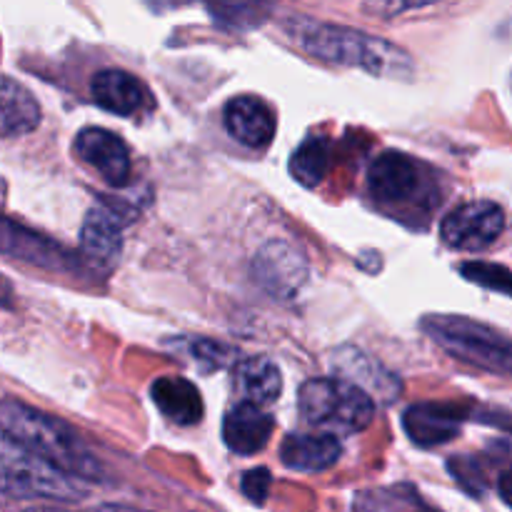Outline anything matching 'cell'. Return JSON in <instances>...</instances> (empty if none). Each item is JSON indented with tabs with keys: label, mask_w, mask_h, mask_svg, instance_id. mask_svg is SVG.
<instances>
[{
	"label": "cell",
	"mask_w": 512,
	"mask_h": 512,
	"mask_svg": "<svg viewBox=\"0 0 512 512\" xmlns=\"http://www.w3.org/2000/svg\"><path fill=\"white\" fill-rule=\"evenodd\" d=\"M293 33L305 53L325 63L353 65V68H363L373 75H390V78H405L413 70V60L403 48L388 40L373 38L363 30L298 20L293 23Z\"/></svg>",
	"instance_id": "cell-1"
},
{
	"label": "cell",
	"mask_w": 512,
	"mask_h": 512,
	"mask_svg": "<svg viewBox=\"0 0 512 512\" xmlns=\"http://www.w3.org/2000/svg\"><path fill=\"white\" fill-rule=\"evenodd\" d=\"M0 423H3L5 435L18 440L20 445L30 448L33 453L43 455L45 460L55 463L58 468L68 470L75 478H103V468L95 460V455L80 440V435L70 425H65L63 420L28 408L23 403H15V400H5L3 410H0Z\"/></svg>",
	"instance_id": "cell-2"
},
{
	"label": "cell",
	"mask_w": 512,
	"mask_h": 512,
	"mask_svg": "<svg viewBox=\"0 0 512 512\" xmlns=\"http://www.w3.org/2000/svg\"><path fill=\"white\" fill-rule=\"evenodd\" d=\"M0 488H3L5 498L18 500L40 498L78 503L85 498L80 478L45 460L43 455L33 453L5 433L0 440Z\"/></svg>",
	"instance_id": "cell-3"
},
{
	"label": "cell",
	"mask_w": 512,
	"mask_h": 512,
	"mask_svg": "<svg viewBox=\"0 0 512 512\" xmlns=\"http://www.w3.org/2000/svg\"><path fill=\"white\" fill-rule=\"evenodd\" d=\"M298 408L305 423L328 433H360L373 423L375 400L353 380H308L298 390Z\"/></svg>",
	"instance_id": "cell-4"
},
{
	"label": "cell",
	"mask_w": 512,
	"mask_h": 512,
	"mask_svg": "<svg viewBox=\"0 0 512 512\" xmlns=\"http://www.w3.org/2000/svg\"><path fill=\"white\" fill-rule=\"evenodd\" d=\"M423 330L453 358L488 373L512 375V340L498 330L463 315H430Z\"/></svg>",
	"instance_id": "cell-5"
},
{
	"label": "cell",
	"mask_w": 512,
	"mask_h": 512,
	"mask_svg": "<svg viewBox=\"0 0 512 512\" xmlns=\"http://www.w3.org/2000/svg\"><path fill=\"white\" fill-rule=\"evenodd\" d=\"M505 230V213L493 200H470L445 215L443 235L445 243L455 250H485L500 238Z\"/></svg>",
	"instance_id": "cell-6"
},
{
	"label": "cell",
	"mask_w": 512,
	"mask_h": 512,
	"mask_svg": "<svg viewBox=\"0 0 512 512\" xmlns=\"http://www.w3.org/2000/svg\"><path fill=\"white\" fill-rule=\"evenodd\" d=\"M253 275L265 293L290 300L303 290L308 280V260L295 245L285 240H270L255 255Z\"/></svg>",
	"instance_id": "cell-7"
},
{
	"label": "cell",
	"mask_w": 512,
	"mask_h": 512,
	"mask_svg": "<svg viewBox=\"0 0 512 512\" xmlns=\"http://www.w3.org/2000/svg\"><path fill=\"white\" fill-rule=\"evenodd\" d=\"M75 153L83 163L98 170L105 183L125 185L130 178V150L120 135L103 128H85L75 135Z\"/></svg>",
	"instance_id": "cell-8"
},
{
	"label": "cell",
	"mask_w": 512,
	"mask_h": 512,
	"mask_svg": "<svg viewBox=\"0 0 512 512\" xmlns=\"http://www.w3.org/2000/svg\"><path fill=\"white\" fill-rule=\"evenodd\" d=\"M368 185L380 203H405L420 188V163L398 150H388L370 165Z\"/></svg>",
	"instance_id": "cell-9"
},
{
	"label": "cell",
	"mask_w": 512,
	"mask_h": 512,
	"mask_svg": "<svg viewBox=\"0 0 512 512\" xmlns=\"http://www.w3.org/2000/svg\"><path fill=\"white\" fill-rule=\"evenodd\" d=\"M225 128L245 148H265L273 140L278 120L265 100L238 95L225 105Z\"/></svg>",
	"instance_id": "cell-10"
},
{
	"label": "cell",
	"mask_w": 512,
	"mask_h": 512,
	"mask_svg": "<svg viewBox=\"0 0 512 512\" xmlns=\"http://www.w3.org/2000/svg\"><path fill=\"white\" fill-rule=\"evenodd\" d=\"M460 425H463V415L453 405L420 403L410 405L403 415L405 433L420 448L450 443L453 438H458Z\"/></svg>",
	"instance_id": "cell-11"
},
{
	"label": "cell",
	"mask_w": 512,
	"mask_h": 512,
	"mask_svg": "<svg viewBox=\"0 0 512 512\" xmlns=\"http://www.w3.org/2000/svg\"><path fill=\"white\" fill-rule=\"evenodd\" d=\"M275 420L263 410V405L240 403L228 410L223 420V440L233 453L255 455L268 445Z\"/></svg>",
	"instance_id": "cell-12"
},
{
	"label": "cell",
	"mask_w": 512,
	"mask_h": 512,
	"mask_svg": "<svg viewBox=\"0 0 512 512\" xmlns=\"http://www.w3.org/2000/svg\"><path fill=\"white\" fill-rule=\"evenodd\" d=\"M90 93H93V100L100 108L115 115L138 113V110L145 108L150 95L143 80L120 68L100 70L93 83H90Z\"/></svg>",
	"instance_id": "cell-13"
},
{
	"label": "cell",
	"mask_w": 512,
	"mask_h": 512,
	"mask_svg": "<svg viewBox=\"0 0 512 512\" xmlns=\"http://www.w3.org/2000/svg\"><path fill=\"white\" fill-rule=\"evenodd\" d=\"M340 455H343V445L335 438V433H293L280 445V460L298 473H320V470L333 468Z\"/></svg>",
	"instance_id": "cell-14"
},
{
	"label": "cell",
	"mask_w": 512,
	"mask_h": 512,
	"mask_svg": "<svg viewBox=\"0 0 512 512\" xmlns=\"http://www.w3.org/2000/svg\"><path fill=\"white\" fill-rule=\"evenodd\" d=\"M153 403L158 405L160 413L178 425H195L203 418V400H200L198 388L190 380L165 375L158 378L150 388Z\"/></svg>",
	"instance_id": "cell-15"
},
{
	"label": "cell",
	"mask_w": 512,
	"mask_h": 512,
	"mask_svg": "<svg viewBox=\"0 0 512 512\" xmlns=\"http://www.w3.org/2000/svg\"><path fill=\"white\" fill-rule=\"evenodd\" d=\"M80 248L88 258L110 263L123 250V225L118 215L108 208H93L85 215V223L80 228Z\"/></svg>",
	"instance_id": "cell-16"
},
{
	"label": "cell",
	"mask_w": 512,
	"mask_h": 512,
	"mask_svg": "<svg viewBox=\"0 0 512 512\" xmlns=\"http://www.w3.org/2000/svg\"><path fill=\"white\" fill-rule=\"evenodd\" d=\"M233 385L238 395L255 405H273L283 390V378L273 360L245 358L235 365Z\"/></svg>",
	"instance_id": "cell-17"
},
{
	"label": "cell",
	"mask_w": 512,
	"mask_h": 512,
	"mask_svg": "<svg viewBox=\"0 0 512 512\" xmlns=\"http://www.w3.org/2000/svg\"><path fill=\"white\" fill-rule=\"evenodd\" d=\"M0 100H3V123H0V130H3L5 138L25 135L33 128H38L40 105L35 103L33 95H30L23 85L15 83L10 75L3 78V93H0Z\"/></svg>",
	"instance_id": "cell-18"
},
{
	"label": "cell",
	"mask_w": 512,
	"mask_h": 512,
	"mask_svg": "<svg viewBox=\"0 0 512 512\" xmlns=\"http://www.w3.org/2000/svg\"><path fill=\"white\" fill-rule=\"evenodd\" d=\"M330 165V145L325 138H308L290 158V173L305 188H313L323 180Z\"/></svg>",
	"instance_id": "cell-19"
},
{
	"label": "cell",
	"mask_w": 512,
	"mask_h": 512,
	"mask_svg": "<svg viewBox=\"0 0 512 512\" xmlns=\"http://www.w3.org/2000/svg\"><path fill=\"white\" fill-rule=\"evenodd\" d=\"M465 280L470 283H478L483 288L490 290H498V293H505L512 298V273L503 265H495V263H465L460 268Z\"/></svg>",
	"instance_id": "cell-20"
},
{
	"label": "cell",
	"mask_w": 512,
	"mask_h": 512,
	"mask_svg": "<svg viewBox=\"0 0 512 512\" xmlns=\"http://www.w3.org/2000/svg\"><path fill=\"white\" fill-rule=\"evenodd\" d=\"M270 485H273V475L268 468H253L243 475L240 480V490H243L245 498L255 505H263L268 500Z\"/></svg>",
	"instance_id": "cell-21"
},
{
	"label": "cell",
	"mask_w": 512,
	"mask_h": 512,
	"mask_svg": "<svg viewBox=\"0 0 512 512\" xmlns=\"http://www.w3.org/2000/svg\"><path fill=\"white\" fill-rule=\"evenodd\" d=\"M438 0H365V10L375 18H393V15H403L408 10L425 8Z\"/></svg>",
	"instance_id": "cell-22"
},
{
	"label": "cell",
	"mask_w": 512,
	"mask_h": 512,
	"mask_svg": "<svg viewBox=\"0 0 512 512\" xmlns=\"http://www.w3.org/2000/svg\"><path fill=\"white\" fill-rule=\"evenodd\" d=\"M498 493H500V498H503V503L510 505V508H512V465L508 470H505L503 475H500Z\"/></svg>",
	"instance_id": "cell-23"
},
{
	"label": "cell",
	"mask_w": 512,
	"mask_h": 512,
	"mask_svg": "<svg viewBox=\"0 0 512 512\" xmlns=\"http://www.w3.org/2000/svg\"><path fill=\"white\" fill-rule=\"evenodd\" d=\"M90 512H145L138 508H128V505H100V508L90 510Z\"/></svg>",
	"instance_id": "cell-24"
},
{
	"label": "cell",
	"mask_w": 512,
	"mask_h": 512,
	"mask_svg": "<svg viewBox=\"0 0 512 512\" xmlns=\"http://www.w3.org/2000/svg\"><path fill=\"white\" fill-rule=\"evenodd\" d=\"M23 512H65V510H60V508H28Z\"/></svg>",
	"instance_id": "cell-25"
},
{
	"label": "cell",
	"mask_w": 512,
	"mask_h": 512,
	"mask_svg": "<svg viewBox=\"0 0 512 512\" xmlns=\"http://www.w3.org/2000/svg\"><path fill=\"white\" fill-rule=\"evenodd\" d=\"M418 512H438V510H418Z\"/></svg>",
	"instance_id": "cell-26"
}]
</instances>
